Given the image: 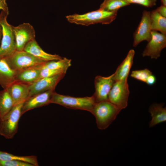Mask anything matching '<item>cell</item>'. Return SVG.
Here are the masks:
<instances>
[{
	"label": "cell",
	"instance_id": "3",
	"mask_svg": "<svg viewBox=\"0 0 166 166\" xmlns=\"http://www.w3.org/2000/svg\"><path fill=\"white\" fill-rule=\"evenodd\" d=\"M93 97H75L60 94L55 92L51 103L57 104L68 108L86 110L90 112L96 103Z\"/></svg>",
	"mask_w": 166,
	"mask_h": 166
},
{
	"label": "cell",
	"instance_id": "8",
	"mask_svg": "<svg viewBox=\"0 0 166 166\" xmlns=\"http://www.w3.org/2000/svg\"><path fill=\"white\" fill-rule=\"evenodd\" d=\"M16 50L22 51L27 43L35 39V32L34 27L28 23H23L13 26Z\"/></svg>",
	"mask_w": 166,
	"mask_h": 166
},
{
	"label": "cell",
	"instance_id": "13",
	"mask_svg": "<svg viewBox=\"0 0 166 166\" xmlns=\"http://www.w3.org/2000/svg\"><path fill=\"white\" fill-rule=\"evenodd\" d=\"M55 92V90H50L28 98L23 103L22 110V115L30 110L51 104L52 97Z\"/></svg>",
	"mask_w": 166,
	"mask_h": 166
},
{
	"label": "cell",
	"instance_id": "27",
	"mask_svg": "<svg viewBox=\"0 0 166 166\" xmlns=\"http://www.w3.org/2000/svg\"><path fill=\"white\" fill-rule=\"evenodd\" d=\"M0 166H34L29 163L19 160H0Z\"/></svg>",
	"mask_w": 166,
	"mask_h": 166
},
{
	"label": "cell",
	"instance_id": "17",
	"mask_svg": "<svg viewBox=\"0 0 166 166\" xmlns=\"http://www.w3.org/2000/svg\"><path fill=\"white\" fill-rule=\"evenodd\" d=\"M16 73L10 67L5 58H0V85L3 89L15 81Z\"/></svg>",
	"mask_w": 166,
	"mask_h": 166
},
{
	"label": "cell",
	"instance_id": "10",
	"mask_svg": "<svg viewBox=\"0 0 166 166\" xmlns=\"http://www.w3.org/2000/svg\"><path fill=\"white\" fill-rule=\"evenodd\" d=\"M65 74H61L51 77L41 78L30 84L28 98L39 93L55 90L57 85Z\"/></svg>",
	"mask_w": 166,
	"mask_h": 166
},
{
	"label": "cell",
	"instance_id": "12",
	"mask_svg": "<svg viewBox=\"0 0 166 166\" xmlns=\"http://www.w3.org/2000/svg\"><path fill=\"white\" fill-rule=\"evenodd\" d=\"M114 73L107 77L98 75L94 80L95 92L93 95L96 102L108 100L109 93L115 81Z\"/></svg>",
	"mask_w": 166,
	"mask_h": 166
},
{
	"label": "cell",
	"instance_id": "1",
	"mask_svg": "<svg viewBox=\"0 0 166 166\" xmlns=\"http://www.w3.org/2000/svg\"><path fill=\"white\" fill-rule=\"evenodd\" d=\"M117 11H109L101 9L79 14H75L66 16L69 22L77 25L88 26L97 23L109 24L116 18Z\"/></svg>",
	"mask_w": 166,
	"mask_h": 166
},
{
	"label": "cell",
	"instance_id": "2",
	"mask_svg": "<svg viewBox=\"0 0 166 166\" xmlns=\"http://www.w3.org/2000/svg\"><path fill=\"white\" fill-rule=\"evenodd\" d=\"M121 110L107 100L96 102L90 112L96 118L98 128L104 130L115 120Z\"/></svg>",
	"mask_w": 166,
	"mask_h": 166
},
{
	"label": "cell",
	"instance_id": "7",
	"mask_svg": "<svg viewBox=\"0 0 166 166\" xmlns=\"http://www.w3.org/2000/svg\"><path fill=\"white\" fill-rule=\"evenodd\" d=\"M129 94L127 79L115 81L108 95V100L121 109L128 105Z\"/></svg>",
	"mask_w": 166,
	"mask_h": 166
},
{
	"label": "cell",
	"instance_id": "25",
	"mask_svg": "<svg viewBox=\"0 0 166 166\" xmlns=\"http://www.w3.org/2000/svg\"><path fill=\"white\" fill-rule=\"evenodd\" d=\"M152 74V73L150 70L147 69H145L132 71L130 76L137 80L146 83L148 77Z\"/></svg>",
	"mask_w": 166,
	"mask_h": 166
},
{
	"label": "cell",
	"instance_id": "4",
	"mask_svg": "<svg viewBox=\"0 0 166 166\" xmlns=\"http://www.w3.org/2000/svg\"><path fill=\"white\" fill-rule=\"evenodd\" d=\"M23 103L14 105L8 113L0 119V135L6 139L13 138L17 132L18 122L22 115Z\"/></svg>",
	"mask_w": 166,
	"mask_h": 166
},
{
	"label": "cell",
	"instance_id": "6",
	"mask_svg": "<svg viewBox=\"0 0 166 166\" xmlns=\"http://www.w3.org/2000/svg\"><path fill=\"white\" fill-rule=\"evenodd\" d=\"M5 58L10 67L16 72L46 62L23 50H16L11 55Z\"/></svg>",
	"mask_w": 166,
	"mask_h": 166
},
{
	"label": "cell",
	"instance_id": "18",
	"mask_svg": "<svg viewBox=\"0 0 166 166\" xmlns=\"http://www.w3.org/2000/svg\"><path fill=\"white\" fill-rule=\"evenodd\" d=\"M135 53L133 49L130 50L126 57L118 66L115 73H114L113 79L115 81L128 79L130 70L133 63Z\"/></svg>",
	"mask_w": 166,
	"mask_h": 166
},
{
	"label": "cell",
	"instance_id": "30",
	"mask_svg": "<svg viewBox=\"0 0 166 166\" xmlns=\"http://www.w3.org/2000/svg\"><path fill=\"white\" fill-rule=\"evenodd\" d=\"M156 81L155 76L152 74L148 77L146 83L149 85H151L155 83Z\"/></svg>",
	"mask_w": 166,
	"mask_h": 166
},
{
	"label": "cell",
	"instance_id": "20",
	"mask_svg": "<svg viewBox=\"0 0 166 166\" xmlns=\"http://www.w3.org/2000/svg\"><path fill=\"white\" fill-rule=\"evenodd\" d=\"M151 28L152 31H159L166 35V18L160 14L156 10L151 12Z\"/></svg>",
	"mask_w": 166,
	"mask_h": 166
},
{
	"label": "cell",
	"instance_id": "5",
	"mask_svg": "<svg viewBox=\"0 0 166 166\" xmlns=\"http://www.w3.org/2000/svg\"><path fill=\"white\" fill-rule=\"evenodd\" d=\"M7 17L2 11L0 13V24L2 28V37L0 45V58L9 57L16 50L13 26L8 23Z\"/></svg>",
	"mask_w": 166,
	"mask_h": 166
},
{
	"label": "cell",
	"instance_id": "29",
	"mask_svg": "<svg viewBox=\"0 0 166 166\" xmlns=\"http://www.w3.org/2000/svg\"><path fill=\"white\" fill-rule=\"evenodd\" d=\"M6 0H0V10H1L8 16L9 14V11Z\"/></svg>",
	"mask_w": 166,
	"mask_h": 166
},
{
	"label": "cell",
	"instance_id": "24",
	"mask_svg": "<svg viewBox=\"0 0 166 166\" xmlns=\"http://www.w3.org/2000/svg\"><path fill=\"white\" fill-rule=\"evenodd\" d=\"M130 4L124 0H104L99 8L109 11H118L120 8Z\"/></svg>",
	"mask_w": 166,
	"mask_h": 166
},
{
	"label": "cell",
	"instance_id": "19",
	"mask_svg": "<svg viewBox=\"0 0 166 166\" xmlns=\"http://www.w3.org/2000/svg\"><path fill=\"white\" fill-rule=\"evenodd\" d=\"M163 106L162 104L154 103L150 106L149 112L152 117L149 124L150 127L166 121V108L163 107Z\"/></svg>",
	"mask_w": 166,
	"mask_h": 166
},
{
	"label": "cell",
	"instance_id": "31",
	"mask_svg": "<svg viewBox=\"0 0 166 166\" xmlns=\"http://www.w3.org/2000/svg\"><path fill=\"white\" fill-rule=\"evenodd\" d=\"M156 10L161 15L166 17V6L162 5Z\"/></svg>",
	"mask_w": 166,
	"mask_h": 166
},
{
	"label": "cell",
	"instance_id": "14",
	"mask_svg": "<svg viewBox=\"0 0 166 166\" xmlns=\"http://www.w3.org/2000/svg\"><path fill=\"white\" fill-rule=\"evenodd\" d=\"M29 85L15 81L7 88L14 105L24 103L28 98Z\"/></svg>",
	"mask_w": 166,
	"mask_h": 166
},
{
	"label": "cell",
	"instance_id": "32",
	"mask_svg": "<svg viewBox=\"0 0 166 166\" xmlns=\"http://www.w3.org/2000/svg\"><path fill=\"white\" fill-rule=\"evenodd\" d=\"M2 37V27L0 24V45Z\"/></svg>",
	"mask_w": 166,
	"mask_h": 166
},
{
	"label": "cell",
	"instance_id": "28",
	"mask_svg": "<svg viewBox=\"0 0 166 166\" xmlns=\"http://www.w3.org/2000/svg\"><path fill=\"white\" fill-rule=\"evenodd\" d=\"M129 4L135 3L148 7H152L156 5V0H124Z\"/></svg>",
	"mask_w": 166,
	"mask_h": 166
},
{
	"label": "cell",
	"instance_id": "11",
	"mask_svg": "<svg viewBox=\"0 0 166 166\" xmlns=\"http://www.w3.org/2000/svg\"><path fill=\"white\" fill-rule=\"evenodd\" d=\"M151 12L144 10L141 20L133 34V46L136 47L140 42L146 41L148 42L151 38Z\"/></svg>",
	"mask_w": 166,
	"mask_h": 166
},
{
	"label": "cell",
	"instance_id": "9",
	"mask_svg": "<svg viewBox=\"0 0 166 166\" xmlns=\"http://www.w3.org/2000/svg\"><path fill=\"white\" fill-rule=\"evenodd\" d=\"M151 38L142 53L143 57L149 56L157 59L162 50L166 47V35L152 31Z\"/></svg>",
	"mask_w": 166,
	"mask_h": 166
},
{
	"label": "cell",
	"instance_id": "21",
	"mask_svg": "<svg viewBox=\"0 0 166 166\" xmlns=\"http://www.w3.org/2000/svg\"><path fill=\"white\" fill-rule=\"evenodd\" d=\"M14 105L7 89L0 91V119L8 113Z\"/></svg>",
	"mask_w": 166,
	"mask_h": 166
},
{
	"label": "cell",
	"instance_id": "22",
	"mask_svg": "<svg viewBox=\"0 0 166 166\" xmlns=\"http://www.w3.org/2000/svg\"><path fill=\"white\" fill-rule=\"evenodd\" d=\"M15 160L26 162L34 166H38L37 157L34 155L18 156L0 151V160Z\"/></svg>",
	"mask_w": 166,
	"mask_h": 166
},
{
	"label": "cell",
	"instance_id": "26",
	"mask_svg": "<svg viewBox=\"0 0 166 166\" xmlns=\"http://www.w3.org/2000/svg\"><path fill=\"white\" fill-rule=\"evenodd\" d=\"M45 63V62H44ZM42 64L40 73V78L51 77L61 74H66V71L61 70L53 69L48 68Z\"/></svg>",
	"mask_w": 166,
	"mask_h": 166
},
{
	"label": "cell",
	"instance_id": "16",
	"mask_svg": "<svg viewBox=\"0 0 166 166\" xmlns=\"http://www.w3.org/2000/svg\"><path fill=\"white\" fill-rule=\"evenodd\" d=\"M43 63L17 71L15 81L29 84L34 82L40 78V70Z\"/></svg>",
	"mask_w": 166,
	"mask_h": 166
},
{
	"label": "cell",
	"instance_id": "23",
	"mask_svg": "<svg viewBox=\"0 0 166 166\" xmlns=\"http://www.w3.org/2000/svg\"><path fill=\"white\" fill-rule=\"evenodd\" d=\"M46 67L53 69L61 70L67 71L71 65V60L66 57L55 60L47 61L43 64Z\"/></svg>",
	"mask_w": 166,
	"mask_h": 166
},
{
	"label": "cell",
	"instance_id": "15",
	"mask_svg": "<svg viewBox=\"0 0 166 166\" xmlns=\"http://www.w3.org/2000/svg\"><path fill=\"white\" fill-rule=\"evenodd\" d=\"M23 50L45 61L58 60L62 58L59 55L48 53L44 51L34 39L27 44Z\"/></svg>",
	"mask_w": 166,
	"mask_h": 166
},
{
	"label": "cell",
	"instance_id": "33",
	"mask_svg": "<svg viewBox=\"0 0 166 166\" xmlns=\"http://www.w3.org/2000/svg\"><path fill=\"white\" fill-rule=\"evenodd\" d=\"M162 5L166 6V0H161Z\"/></svg>",
	"mask_w": 166,
	"mask_h": 166
}]
</instances>
